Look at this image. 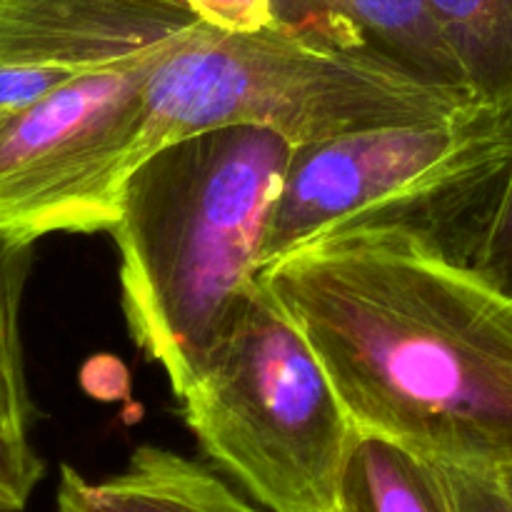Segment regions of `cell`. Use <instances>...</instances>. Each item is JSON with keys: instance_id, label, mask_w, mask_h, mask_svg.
<instances>
[{"instance_id": "18", "label": "cell", "mask_w": 512, "mask_h": 512, "mask_svg": "<svg viewBox=\"0 0 512 512\" xmlns=\"http://www.w3.org/2000/svg\"><path fill=\"white\" fill-rule=\"evenodd\" d=\"M0 512H10V510H0Z\"/></svg>"}, {"instance_id": "3", "label": "cell", "mask_w": 512, "mask_h": 512, "mask_svg": "<svg viewBox=\"0 0 512 512\" xmlns=\"http://www.w3.org/2000/svg\"><path fill=\"white\" fill-rule=\"evenodd\" d=\"M475 105L468 90L303 25L275 20L228 33L198 23L150 73L130 170L173 140L225 125H258L305 145L450 118Z\"/></svg>"}, {"instance_id": "19", "label": "cell", "mask_w": 512, "mask_h": 512, "mask_svg": "<svg viewBox=\"0 0 512 512\" xmlns=\"http://www.w3.org/2000/svg\"><path fill=\"white\" fill-rule=\"evenodd\" d=\"M335 512H338V510H335Z\"/></svg>"}, {"instance_id": "6", "label": "cell", "mask_w": 512, "mask_h": 512, "mask_svg": "<svg viewBox=\"0 0 512 512\" xmlns=\"http://www.w3.org/2000/svg\"><path fill=\"white\" fill-rule=\"evenodd\" d=\"M178 35L78 75L0 123V233L28 243L53 233H110L145 85Z\"/></svg>"}, {"instance_id": "9", "label": "cell", "mask_w": 512, "mask_h": 512, "mask_svg": "<svg viewBox=\"0 0 512 512\" xmlns=\"http://www.w3.org/2000/svg\"><path fill=\"white\" fill-rule=\"evenodd\" d=\"M275 20L365 45L420 78L465 90L428 0H275Z\"/></svg>"}, {"instance_id": "14", "label": "cell", "mask_w": 512, "mask_h": 512, "mask_svg": "<svg viewBox=\"0 0 512 512\" xmlns=\"http://www.w3.org/2000/svg\"><path fill=\"white\" fill-rule=\"evenodd\" d=\"M43 475L45 463L28 438L0 430V510H23Z\"/></svg>"}, {"instance_id": "16", "label": "cell", "mask_w": 512, "mask_h": 512, "mask_svg": "<svg viewBox=\"0 0 512 512\" xmlns=\"http://www.w3.org/2000/svg\"><path fill=\"white\" fill-rule=\"evenodd\" d=\"M455 512H512V485L503 470L440 465Z\"/></svg>"}, {"instance_id": "1", "label": "cell", "mask_w": 512, "mask_h": 512, "mask_svg": "<svg viewBox=\"0 0 512 512\" xmlns=\"http://www.w3.org/2000/svg\"><path fill=\"white\" fill-rule=\"evenodd\" d=\"M358 433L438 465L512 468V295L430 230H330L258 270Z\"/></svg>"}, {"instance_id": "2", "label": "cell", "mask_w": 512, "mask_h": 512, "mask_svg": "<svg viewBox=\"0 0 512 512\" xmlns=\"http://www.w3.org/2000/svg\"><path fill=\"white\" fill-rule=\"evenodd\" d=\"M290 153L275 130L225 125L163 145L125 178L110 228L125 325L178 400L258 280Z\"/></svg>"}, {"instance_id": "11", "label": "cell", "mask_w": 512, "mask_h": 512, "mask_svg": "<svg viewBox=\"0 0 512 512\" xmlns=\"http://www.w3.org/2000/svg\"><path fill=\"white\" fill-rule=\"evenodd\" d=\"M465 90L512 115V0H428Z\"/></svg>"}, {"instance_id": "15", "label": "cell", "mask_w": 512, "mask_h": 512, "mask_svg": "<svg viewBox=\"0 0 512 512\" xmlns=\"http://www.w3.org/2000/svg\"><path fill=\"white\" fill-rule=\"evenodd\" d=\"M78 75L85 73L53 65H0V123Z\"/></svg>"}, {"instance_id": "8", "label": "cell", "mask_w": 512, "mask_h": 512, "mask_svg": "<svg viewBox=\"0 0 512 512\" xmlns=\"http://www.w3.org/2000/svg\"><path fill=\"white\" fill-rule=\"evenodd\" d=\"M55 512H270L235 493L213 470L160 445H138L123 473L83 478L60 468Z\"/></svg>"}, {"instance_id": "4", "label": "cell", "mask_w": 512, "mask_h": 512, "mask_svg": "<svg viewBox=\"0 0 512 512\" xmlns=\"http://www.w3.org/2000/svg\"><path fill=\"white\" fill-rule=\"evenodd\" d=\"M180 405L210 463L263 508L338 510L355 425L313 345L260 278Z\"/></svg>"}, {"instance_id": "5", "label": "cell", "mask_w": 512, "mask_h": 512, "mask_svg": "<svg viewBox=\"0 0 512 512\" xmlns=\"http://www.w3.org/2000/svg\"><path fill=\"white\" fill-rule=\"evenodd\" d=\"M512 155V115L475 108L293 145L260 250V268L338 228L410 223L460 253L470 223Z\"/></svg>"}, {"instance_id": "17", "label": "cell", "mask_w": 512, "mask_h": 512, "mask_svg": "<svg viewBox=\"0 0 512 512\" xmlns=\"http://www.w3.org/2000/svg\"><path fill=\"white\" fill-rule=\"evenodd\" d=\"M503 473H505V478H508V483L512 485V468L510 470H503Z\"/></svg>"}, {"instance_id": "10", "label": "cell", "mask_w": 512, "mask_h": 512, "mask_svg": "<svg viewBox=\"0 0 512 512\" xmlns=\"http://www.w3.org/2000/svg\"><path fill=\"white\" fill-rule=\"evenodd\" d=\"M338 512H455L438 463L355 430Z\"/></svg>"}, {"instance_id": "7", "label": "cell", "mask_w": 512, "mask_h": 512, "mask_svg": "<svg viewBox=\"0 0 512 512\" xmlns=\"http://www.w3.org/2000/svg\"><path fill=\"white\" fill-rule=\"evenodd\" d=\"M198 23L180 0H0V65L90 73Z\"/></svg>"}, {"instance_id": "12", "label": "cell", "mask_w": 512, "mask_h": 512, "mask_svg": "<svg viewBox=\"0 0 512 512\" xmlns=\"http://www.w3.org/2000/svg\"><path fill=\"white\" fill-rule=\"evenodd\" d=\"M33 268V243L0 233V430L28 438L35 420L25 378L20 305Z\"/></svg>"}, {"instance_id": "13", "label": "cell", "mask_w": 512, "mask_h": 512, "mask_svg": "<svg viewBox=\"0 0 512 512\" xmlns=\"http://www.w3.org/2000/svg\"><path fill=\"white\" fill-rule=\"evenodd\" d=\"M465 260L503 293L512 295V155L475 215Z\"/></svg>"}]
</instances>
